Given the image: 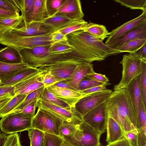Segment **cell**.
<instances>
[{
    "label": "cell",
    "mask_w": 146,
    "mask_h": 146,
    "mask_svg": "<svg viewBox=\"0 0 146 146\" xmlns=\"http://www.w3.org/2000/svg\"><path fill=\"white\" fill-rule=\"evenodd\" d=\"M66 36L67 41L73 48L69 54L82 62L92 63L101 61L108 56L120 53L83 30L76 31Z\"/></svg>",
    "instance_id": "obj_1"
},
{
    "label": "cell",
    "mask_w": 146,
    "mask_h": 146,
    "mask_svg": "<svg viewBox=\"0 0 146 146\" xmlns=\"http://www.w3.org/2000/svg\"><path fill=\"white\" fill-rule=\"evenodd\" d=\"M106 106L108 114L120 126L124 133L137 129L136 112L127 89L112 92L106 101Z\"/></svg>",
    "instance_id": "obj_2"
},
{
    "label": "cell",
    "mask_w": 146,
    "mask_h": 146,
    "mask_svg": "<svg viewBox=\"0 0 146 146\" xmlns=\"http://www.w3.org/2000/svg\"><path fill=\"white\" fill-rule=\"evenodd\" d=\"M50 45L24 49L19 51L23 63L40 72L48 71L57 66L83 62L68 54H56L49 52Z\"/></svg>",
    "instance_id": "obj_3"
},
{
    "label": "cell",
    "mask_w": 146,
    "mask_h": 146,
    "mask_svg": "<svg viewBox=\"0 0 146 146\" xmlns=\"http://www.w3.org/2000/svg\"><path fill=\"white\" fill-rule=\"evenodd\" d=\"M51 34L32 36L14 35L0 33V44L14 48L19 51L27 48L50 45Z\"/></svg>",
    "instance_id": "obj_4"
},
{
    "label": "cell",
    "mask_w": 146,
    "mask_h": 146,
    "mask_svg": "<svg viewBox=\"0 0 146 146\" xmlns=\"http://www.w3.org/2000/svg\"><path fill=\"white\" fill-rule=\"evenodd\" d=\"M120 63L122 66V78L119 83L114 86V91L127 89L131 81L141 73L146 60L135 54L129 53L123 55Z\"/></svg>",
    "instance_id": "obj_5"
},
{
    "label": "cell",
    "mask_w": 146,
    "mask_h": 146,
    "mask_svg": "<svg viewBox=\"0 0 146 146\" xmlns=\"http://www.w3.org/2000/svg\"><path fill=\"white\" fill-rule=\"evenodd\" d=\"M102 134L84 122L72 135L63 139L73 146H100Z\"/></svg>",
    "instance_id": "obj_6"
},
{
    "label": "cell",
    "mask_w": 146,
    "mask_h": 146,
    "mask_svg": "<svg viewBox=\"0 0 146 146\" xmlns=\"http://www.w3.org/2000/svg\"><path fill=\"white\" fill-rule=\"evenodd\" d=\"M37 108L43 110L63 121L75 125L83 122V116L75 108H64L39 98L36 101Z\"/></svg>",
    "instance_id": "obj_7"
},
{
    "label": "cell",
    "mask_w": 146,
    "mask_h": 146,
    "mask_svg": "<svg viewBox=\"0 0 146 146\" xmlns=\"http://www.w3.org/2000/svg\"><path fill=\"white\" fill-rule=\"evenodd\" d=\"M32 118L20 112L10 113L0 120V129L7 134L27 131L31 127Z\"/></svg>",
    "instance_id": "obj_8"
},
{
    "label": "cell",
    "mask_w": 146,
    "mask_h": 146,
    "mask_svg": "<svg viewBox=\"0 0 146 146\" xmlns=\"http://www.w3.org/2000/svg\"><path fill=\"white\" fill-rule=\"evenodd\" d=\"M63 121L55 115L38 108L36 113L32 118L31 128L60 136L59 129Z\"/></svg>",
    "instance_id": "obj_9"
},
{
    "label": "cell",
    "mask_w": 146,
    "mask_h": 146,
    "mask_svg": "<svg viewBox=\"0 0 146 146\" xmlns=\"http://www.w3.org/2000/svg\"><path fill=\"white\" fill-rule=\"evenodd\" d=\"M112 91L107 89L84 97L76 104L75 108L83 117L88 112L106 101Z\"/></svg>",
    "instance_id": "obj_10"
},
{
    "label": "cell",
    "mask_w": 146,
    "mask_h": 146,
    "mask_svg": "<svg viewBox=\"0 0 146 146\" xmlns=\"http://www.w3.org/2000/svg\"><path fill=\"white\" fill-rule=\"evenodd\" d=\"M108 116L106 101L84 116L83 121L102 134L106 129Z\"/></svg>",
    "instance_id": "obj_11"
},
{
    "label": "cell",
    "mask_w": 146,
    "mask_h": 146,
    "mask_svg": "<svg viewBox=\"0 0 146 146\" xmlns=\"http://www.w3.org/2000/svg\"><path fill=\"white\" fill-rule=\"evenodd\" d=\"M146 23V10L138 17L126 22L109 32L105 42H110L120 37L126 33Z\"/></svg>",
    "instance_id": "obj_12"
},
{
    "label": "cell",
    "mask_w": 146,
    "mask_h": 146,
    "mask_svg": "<svg viewBox=\"0 0 146 146\" xmlns=\"http://www.w3.org/2000/svg\"><path fill=\"white\" fill-rule=\"evenodd\" d=\"M54 32L44 26L41 22H33L5 33L14 35L32 36L51 34Z\"/></svg>",
    "instance_id": "obj_13"
},
{
    "label": "cell",
    "mask_w": 146,
    "mask_h": 146,
    "mask_svg": "<svg viewBox=\"0 0 146 146\" xmlns=\"http://www.w3.org/2000/svg\"><path fill=\"white\" fill-rule=\"evenodd\" d=\"M55 96L66 103L70 108H74L80 99L88 96L80 91L60 88L54 85L47 88Z\"/></svg>",
    "instance_id": "obj_14"
},
{
    "label": "cell",
    "mask_w": 146,
    "mask_h": 146,
    "mask_svg": "<svg viewBox=\"0 0 146 146\" xmlns=\"http://www.w3.org/2000/svg\"><path fill=\"white\" fill-rule=\"evenodd\" d=\"M55 15H62L72 21L82 20L84 16L79 0H65Z\"/></svg>",
    "instance_id": "obj_15"
},
{
    "label": "cell",
    "mask_w": 146,
    "mask_h": 146,
    "mask_svg": "<svg viewBox=\"0 0 146 146\" xmlns=\"http://www.w3.org/2000/svg\"><path fill=\"white\" fill-rule=\"evenodd\" d=\"M41 72L13 86L15 94L27 95L44 86L41 76Z\"/></svg>",
    "instance_id": "obj_16"
},
{
    "label": "cell",
    "mask_w": 146,
    "mask_h": 146,
    "mask_svg": "<svg viewBox=\"0 0 146 146\" xmlns=\"http://www.w3.org/2000/svg\"><path fill=\"white\" fill-rule=\"evenodd\" d=\"M95 72L93 65L91 63L83 62L78 65L69 79L63 82L67 84L75 90L78 91L80 82L87 76Z\"/></svg>",
    "instance_id": "obj_17"
},
{
    "label": "cell",
    "mask_w": 146,
    "mask_h": 146,
    "mask_svg": "<svg viewBox=\"0 0 146 146\" xmlns=\"http://www.w3.org/2000/svg\"><path fill=\"white\" fill-rule=\"evenodd\" d=\"M146 38V23L126 33L107 45L114 48L131 40Z\"/></svg>",
    "instance_id": "obj_18"
},
{
    "label": "cell",
    "mask_w": 146,
    "mask_h": 146,
    "mask_svg": "<svg viewBox=\"0 0 146 146\" xmlns=\"http://www.w3.org/2000/svg\"><path fill=\"white\" fill-rule=\"evenodd\" d=\"M46 0H35L31 13L23 22L24 25L33 22H41L49 17L46 6Z\"/></svg>",
    "instance_id": "obj_19"
},
{
    "label": "cell",
    "mask_w": 146,
    "mask_h": 146,
    "mask_svg": "<svg viewBox=\"0 0 146 146\" xmlns=\"http://www.w3.org/2000/svg\"><path fill=\"white\" fill-rule=\"evenodd\" d=\"M127 89L129 93L135 109L137 117L140 107L143 103L140 85V74L131 81Z\"/></svg>",
    "instance_id": "obj_20"
},
{
    "label": "cell",
    "mask_w": 146,
    "mask_h": 146,
    "mask_svg": "<svg viewBox=\"0 0 146 146\" xmlns=\"http://www.w3.org/2000/svg\"><path fill=\"white\" fill-rule=\"evenodd\" d=\"M79 64H63L53 68L48 71L54 77L57 82L64 81L70 78Z\"/></svg>",
    "instance_id": "obj_21"
},
{
    "label": "cell",
    "mask_w": 146,
    "mask_h": 146,
    "mask_svg": "<svg viewBox=\"0 0 146 146\" xmlns=\"http://www.w3.org/2000/svg\"><path fill=\"white\" fill-rule=\"evenodd\" d=\"M106 129L107 134L106 141L108 144L117 141L121 139L124 136V133L121 127L108 114Z\"/></svg>",
    "instance_id": "obj_22"
},
{
    "label": "cell",
    "mask_w": 146,
    "mask_h": 146,
    "mask_svg": "<svg viewBox=\"0 0 146 146\" xmlns=\"http://www.w3.org/2000/svg\"><path fill=\"white\" fill-rule=\"evenodd\" d=\"M78 21L71 20L62 15H55L41 22L44 26L55 31L68 26Z\"/></svg>",
    "instance_id": "obj_23"
},
{
    "label": "cell",
    "mask_w": 146,
    "mask_h": 146,
    "mask_svg": "<svg viewBox=\"0 0 146 146\" xmlns=\"http://www.w3.org/2000/svg\"><path fill=\"white\" fill-rule=\"evenodd\" d=\"M29 67L24 63L11 64L0 62V81L1 85L19 71Z\"/></svg>",
    "instance_id": "obj_24"
},
{
    "label": "cell",
    "mask_w": 146,
    "mask_h": 146,
    "mask_svg": "<svg viewBox=\"0 0 146 146\" xmlns=\"http://www.w3.org/2000/svg\"><path fill=\"white\" fill-rule=\"evenodd\" d=\"M0 62L11 64L23 63L19 51L8 46L0 50Z\"/></svg>",
    "instance_id": "obj_25"
},
{
    "label": "cell",
    "mask_w": 146,
    "mask_h": 146,
    "mask_svg": "<svg viewBox=\"0 0 146 146\" xmlns=\"http://www.w3.org/2000/svg\"><path fill=\"white\" fill-rule=\"evenodd\" d=\"M40 72L36 68L29 67L17 72L2 85L13 86Z\"/></svg>",
    "instance_id": "obj_26"
},
{
    "label": "cell",
    "mask_w": 146,
    "mask_h": 146,
    "mask_svg": "<svg viewBox=\"0 0 146 146\" xmlns=\"http://www.w3.org/2000/svg\"><path fill=\"white\" fill-rule=\"evenodd\" d=\"M83 30L102 41L107 38L109 34L105 26L90 22L86 24Z\"/></svg>",
    "instance_id": "obj_27"
},
{
    "label": "cell",
    "mask_w": 146,
    "mask_h": 146,
    "mask_svg": "<svg viewBox=\"0 0 146 146\" xmlns=\"http://www.w3.org/2000/svg\"><path fill=\"white\" fill-rule=\"evenodd\" d=\"M23 22L21 15L0 19V33L10 31L24 25Z\"/></svg>",
    "instance_id": "obj_28"
},
{
    "label": "cell",
    "mask_w": 146,
    "mask_h": 146,
    "mask_svg": "<svg viewBox=\"0 0 146 146\" xmlns=\"http://www.w3.org/2000/svg\"><path fill=\"white\" fill-rule=\"evenodd\" d=\"M21 12L23 22L32 13L35 0H9Z\"/></svg>",
    "instance_id": "obj_29"
},
{
    "label": "cell",
    "mask_w": 146,
    "mask_h": 146,
    "mask_svg": "<svg viewBox=\"0 0 146 146\" xmlns=\"http://www.w3.org/2000/svg\"><path fill=\"white\" fill-rule=\"evenodd\" d=\"M146 44V38L134 39L114 48L120 53L127 52L135 54Z\"/></svg>",
    "instance_id": "obj_30"
},
{
    "label": "cell",
    "mask_w": 146,
    "mask_h": 146,
    "mask_svg": "<svg viewBox=\"0 0 146 146\" xmlns=\"http://www.w3.org/2000/svg\"><path fill=\"white\" fill-rule=\"evenodd\" d=\"M27 95L22 94H15L0 110V117L2 118L11 113L22 102Z\"/></svg>",
    "instance_id": "obj_31"
},
{
    "label": "cell",
    "mask_w": 146,
    "mask_h": 146,
    "mask_svg": "<svg viewBox=\"0 0 146 146\" xmlns=\"http://www.w3.org/2000/svg\"><path fill=\"white\" fill-rule=\"evenodd\" d=\"M73 49V47L67 40L53 43L48 48L50 52L56 54H69V53L72 52Z\"/></svg>",
    "instance_id": "obj_32"
},
{
    "label": "cell",
    "mask_w": 146,
    "mask_h": 146,
    "mask_svg": "<svg viewBox=\"0 0 146 146\" xmlns=\"http://www.w3.org/2000/svg\"><path fill=\"white\" fill-rule=\"evenodd\" d=\"M44 88L43 86L28 94L22 102L11 113L19 112L27 105L37 100L40 98Z\"/></svg>",
    "instance_id": "obj_33"
},
{
    "label": "cell",
    "mask_w": 146,
    "mask_h": 146,
    "mask_svg": "<svg viewBox=\"0 0 146 146\" xmlns=\"http://www.w3.org/2000/svg\"><path fill=\"white\" fill-rule=\"evenodd\" d=\"M28 135L30 140V146H43L45 133L36 129H28Z\"/></svg>",
    "instance_id": "obj_34"
},
{
    "label": "cell",
    "mask_w": 146,
    "mask_h": 146,
    "mask_svg": "<svg viewBox=\"0 0 146 146\" xmlns=\"http://www.w3.org/2000/svg\"><path fill=\"white\" fill-rule=\"evenodd\" d=\"M114 1L131 9L146 10V0H114Z\"/></svg>",
    "instance_id": "obj_35"
},
{
    "label": "cell",
    "mask_w": 146,
    "mask_h": 146,
    "mask_svg": "<svg viewBox=\"0 0 146 146\" xmlns=\"http://www.w3.org/2000/svg\"><path fill=\"white\" fill-rule=\"evenodd\" d=\"M40 98L63 108H70L66 103L55 96L47 88H44Z\"/></svg>",
    "instance_id": "obj_36"
},
{
    "label": "cell",
    "mask_w": 146,
    "mask_h": 146,
    "mask_svg": "<svg viewBox=\"0 0 146 146\" xmlns=\"http://www.w3.org/2000/svg\"><path fill=\"white\" fill-rule=\"evenodd\" d=\"M88 23L87 22L83 19L78 21L75 23L58 31L66 36L69 34L76 31L83 30Z\"/></svg>",
    "instance_id": "obj_37"
},
{
    "label": "cell",
    "mask_w": 146,
    "mask_h": 146,
    "mask_svg": "<svg viewBox=\"0 0 146 146\" xmlns=\"http://www.w3.org/2000/svg\"><path fill=\"white\" fill-rule=\"evenodd\" d=\"M110 84L109 82L104 83L91 79L84 78L79 83L77 90L78 91H80L98 86H107Z\"/></svg>",
    "instance_id": "obj_38"
},
{
    "label": "cell",
    "mask_w": 146,
    "mask_h": 146,
    "mask_svg": "<svg viewBox=\"0 0 146 146\" xmlns=\"http://www.w3.org/2000/svg\"><path fill=\"white\" fill-rule=\"evenodd\" d=\"M79 124L75 125L63 121L59 128L60 136L63 138L72 135L75 131Z\"/></svg>",
    "instance_id": "obj_39"
},
{
    "label": "cell",
    "mask_w": 146,
    "mask_h": 146,
    "mask_svg": "<svg viewBox=\"0 0 146 146\" xmlns=\"http://www.w3.org/2000/svg\"><path fill=\"white\" fill-rule=\"evenodd\" d=\"M45 133L43 146H61L63 139L55 135Z\"/></svg>",
    "instance_id": "obj_40"
},
{
    "label": "cell",
    "mask_w": 146,
    "mask_h": 146,
    "mask_svg": "<svg viewBox=\"0 0 146 146\" xmlns=\"http://www.w3.org/2000/svg\"><path fill=\"white\" fill-rule=\"evenodd\" d=\"M146 107L142 103L137 116L136 127L139 130L146 127Z\"/></svg>",
    "instance_id": "obj_41"
},
{
    "label": "cell",
    "mask_w": 146,
    "mask_h": 146,
    "mask_svg": "<svg viewBox=\"0 0 146 146\" xmlns=\"http://www.w3.org/2000/svg\"><path fill=\"white\" fill-rule=\"evenodd\" d=\"M65 0H46V6L49 17L55 15Z\"/></svg>",
    "instance_id": "obj_42"
},
{
    "label": "cell",
    "mask_w": 146,
    "mask_h": 146,
    "mask_svg": "<svg viewBox=\"0 0 146 146\" xmlns=\"http://www.w3.org/2000/svg\"><path fill=\"white\" fill-rule=\"evenodd\" d=\"M41 76L44 88H47L57 82L54 77L49 71L41 72Z\"/></svg>",
    "instance_id": "obj_43"
},
{
    "label": "cell",
    "mask_w": 146,
    "mask_h": 146,
    "mask_svg": "<svg viewBox=\"0 0 146 146\" xmlns=\"http://www.w3.org/2000/svg\"><path fill=\"white\" fill-rule=\"evenodd\" d=\"M139 131V130L136 129L124 133V136L128 141L130 146H138Z\"/></svg>",
    "instance_id": "obj_44"
},
{
    "label": "cell",
    "mask_w": 146,
    "mask_h": 146,
    "mask_svg": "<svg viewBox=\"0 0 146 146\" xmlns=\"http://www.w3.org/2000/svg\"><path fill=\"white\" fill-rule=\"evenodd\" d=\"M140 80L143 103L146 107V65L140 74Z\"/></svg>",
    "instance_id": "obj_45"
},
{
    "label": "cell",
    "mask_w": 146,
    "mask_h": 146,
    "mask_svg": "<svg viewBox=\"0 0 146 146\" xmlns=\"http://www.w3.org/2000/svg\"><path fill=\"white\" fill-rule=\"evenodd\" d=\"M3 146H22L18 134L17 133L7 135Z\"/></svg>",
    "instance_id": "obj_46"
},
{
    "label": "cell",
    "mask_w": 146,
    "mask_h": 146,
    "mask_svg": "<svg viewBox=\"0 0 146 146\" xmlns=\"http://www.w3.org/2000/svg\"><path fill=\"white\" fill-rule=\"evenodd\" d=\"M15 94L14 88L13 86H0V98L14 96Z\"/></svg>",
    "instance_id": "obj_47"
},
{
    "label": "cell",
    "mask_w": 146,
    "mask_h": 146,
    "mask_svg": "<svg viewBox=\"0 0 146 146\" xmlns=\"http://www.w3.org/2000/svg\"><path fill=\"white\" fill-rule=\"evenodd\" d=\"M36 101V100L29 104L19 112L33 118L35 114V110L37 108Z\"/></svg>",
    "instance_id": "obj_48"
},
{
    "label": "cell",
    "mask_w": 146,
    "mask_h": 146,
    "mask_svg": "<svg viewBox=\"0 0 146 146\" xmlns=\"http://www.w3.org/2000/svg\"><path fill=\"white\" fill-rule=\"evenodd\" d=\"M85 78L92 79L104 83H109L108 78L105 75L95 72L87 76Z\"/></svg>",
    "instance_id": "obj_49"
},
{
    "label": "cell",
    "mask_w": 146,
    "mask_h": 146,
    "mask_svg": "<svg viewBox=\"0 0 146 146\" xmlns=\"http://www.w3.org/2000/svg\"><path fill=\"white\" fill-rule=\"evenodd\" d=\"M0 8L3 9L17 13H19V10L13 5L9 0H0Z\"/></svg>",
    "instance_id": "obj_50"
},
{
    "label": "cell",
    "mask_w": 146,
    "mask_h": 146,
    "mask_svg": "<svg viewBox=\"0 0 146 146\" xmlns=\"http://www.w3.org/2000/svg\"><path fill=\"white\" fill-rule=\"evenodd\" d=\"M50 36L51 44L67 40L66 36L58 31L52 33L51 34Z\"/></svg>",
    "instance_id": "obj_51"
},
{
    "label": "cell",
    "mask_w": 146,
    "mask_h": 146,
    "mask_svg": "<svg viewBox=\"0 0 146 146\" xmlns=\"http://www.w3.org/2000/svg\"><path fill=\"white\" fill-rule=\"evenodd\" d=\"M106 86L102 85L80 91L82 93L86 94L88 96H89L96 92L106 90Z\"/></svg>",
    "instance_id": "obj_52"
},
{
    "label": "cell",
    "mask_w": 146,
    "mask_h": 146,
    "mask_svg": "<svg viewBox=\"0 0 146 146\" xmlns=\"http://www.w3.org/2000/svg\"><path fill=\"white\" fill-rule=\"evenodd\" d=\"M146 127L139 130L138 136V146H146Z\"/></svg>",
    "instance_id": "obj_53"
},
{
    "label": "cell",
    "mask_w": 146,
    "mask_h": 146,
    "mask_svg": "<svg viewBox=\"0 0 146 146\" xmlns=\"http://www.w3.org/2000/svg\"><path fill=\"white\" fill-rule=\"evenodd\" d=\"M20 15L19 13L5 10L0 8V19L14 17Z\"/></svg>",
    "instance_id": "obj_54"
},
{
    "label": "cell",
    "mask_w": 146,
    "mask_h": 146,
    "mask_svg": "<svg viewBox=\"0 0 146 146\" xmlns=\"http://www.w3.org/2000/svg\"><path fill=\"white\" fill-rule=\"evenodd\" d=\"M106 146H130L128 141L124 136L120 139Z\"/></svg>",
    "instance_id": "obj_55"
},
{
    "label": "cell",
    "mask_w": 146,
    "mask_h": 146,
    "mask_svg": "<svg viewBox=\"0 0 146 146\" xmlns=\"http://www.w3.org/2000/svg\"><path fill=\"white\" fill-rule=\"evenodd\" d=\"M142 59L146 60V44L135 53Z\"/></svg>",
    "instance_id": "obj_56"
},
{
    "label": "cell",
    "mask_w": 146,
    "mask_h": 146,
    "mask_svg": "<svg viewBox=\"0 0 146 146\" xmlns=\"http://www.w3.org/2000/svg\"><path fill=\"white\" fill-rule=\"evenodd\" d=\"M53 85L60 88L75 90L63 81L58 82Z\"/></svg>",
    "instance_id": "obj_57"
},
{
    "label": "cell",
    "mask_w": 146,
    "mask_h": 146,
    "mask_svg": "<svg viewBox=\"0 0 146 146\" xmlns=\"http://www.w3.org/2000/svg\"><path fill=\"white\" fill-rule=\"evenodd\" d=\"M13 96H9L0 98V111Z\"/></svg>",
    "instance_id": "obj_58"
},
{
    "label": "cell",
    "mask_w": 146,
    "mask_h": 146,
    "mask_svg": "<svg viewBox=\"0 0 146 146\" xmlns=\"http://www.w3.org/2000/svg\"><path fill=\"white\" fill-rule=\"evenodd\" d=\"M7 135L4 133H0V146H3Z\"/></svg>",
    "instance_id": "obj_59"
},
{
    "label": "cell",
    "mask_w": 146,
    "mask_h": 146,
    "mask_svg": "<svg viewBox=\"0 0 146 146\" xmlns=\"http://www.w3.org/2000/svg\"><path fill=\"white\" fill-rule=\"evenodd\" d=\"M61 146H73L70 143L63 139Z\"/></svg>",
    "instance_id": "obj_60"
},
{
    "label": "cell",
    "mask_w": 146,
    "mask_h": 146,
    "mask_svg": "<svg viewBox=\"0 0 146 146\" xmlns=\"http://www.w3.org/2000/svg\"><path fill=\"white\" fill-rule=\"evenodd\" d=\"M1 85V81H0V86Z\"/></svg>",
    "instance_id": "obj_61"
}]
</instances>
